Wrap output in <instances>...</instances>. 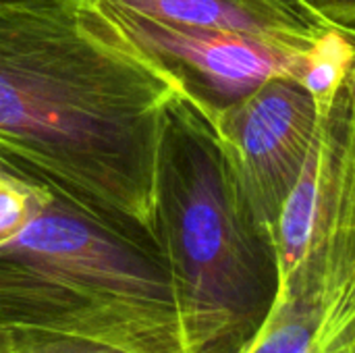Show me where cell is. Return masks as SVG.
<instances>
[{"label": "cell", "instance_id": "6da1fadb", "mask_svg": "<svg viewBox=\"0 0 355 353\" xmlns=\"http://www.w3.org/2000/svg\"><path fill=\"white\" fill-rule=\"evenodd\" d=\"M177 94L96 0L0 4V162L139 235Z\"/></svg>", "mask_w": 355, "mask_h": 353}, {"label": "cell", "instance_id": "7a4b0ae2", "mask_svg": "<svg viewBox=\"0 0 355 353\" xmlns=\"http://www.w3.org/2000/svg\"><path fill=\"white\" fill-rule=\"evenodd\" d=\"M33 181L27 218L0 239V331L62 333L131 353H185L156 239Z\"/></svg>", "mask_w": 355, "mask_h": 353}, {"label": "cell", "instance_id": "3957f363", "mask_svg": "<svg viewBox=\"0 0 355 353\" xmlns=\"http://www.w3.org/2000/svg\"><path fill=\"white\" fill-rule=\"evenodd\" d=\"M185 353H239L272 312L275 237L243 196L212 123L179 92L164 117L154 191Z\"/></svg>", "mask_w": 355, "mask_h": 353}, {"label": "cell", "instance_id": "277c9868", "mask_svg": "<svg viewBox=\"0 0 355 353\" xmlns=\"http://www.w3.org/2000/svg\"><path fill=\"white\" fill-rule=\"evenodd\" d=\"M320 89L312 202L304 239L281 268L277 300L324 308L355 320V27Z\"/></svg>", "mask_w": 355, "mask_h": 353}, {"label": "cell", "instance_id": "5b68a950", "mask_svg": "<svg viewBox=\"0 0 355 353\" xmlns=\"http://www.w3.org/2000/svg\"><path fill=\"white\" fill-rule=\"evenodd\" d=\"M96 2L108 21L156 62L210 123L279 75L302 77L322 89L345 52V35L329 50L310 52L248 35L166 23Z\"/></svg>", "mask_w": 355, "mask_h": 353}, {"label": "cell", "instance_id": "8992f818", "mask_svg": "<svg viewBox=\"0 0 355 353\" xmlns=\"http://www.w3.org/2000/svg\"><path fill=\"white\" fill-rule=\"evenodd\" d=\"M318 125L320 89L293 75L268 79L212 121L243 196L272 237Z\"/></svg>", "mask_w": 355, "mask_h": 353}, {"label": "cell", "instance_id": "52a82bcc", "mask_svg": "<svg viewBox=\"0 0 355 353\" xmlns=\"http://www.w3.org/2000/svg\"><path fill=\"white\" fill-rule=\"evenodd\" d=\"M166 23L248 35L297 50L337 46L343 27L331 23L306 0H102Z\"/></svg>", "mask_w": 355, "mask_h": 353}, {"label": "cell", "instance_id": "ba28073f", "mask_svg": "<svg viewBox=\"0 0 355 353\" xmlns=\"http://www.w3.org/2000/svg\"><path fill=\"white\" fill-rule=\"evenodd\" d=\"M239 353H355V322L329 310L277 300Z\"/></svg>", "mask_w": 355, "mask_h": 353}, {"label": "cell", "instance_id": "9c48e42d", "mask_svg": "<svg viewBox=\"0 0 355 353\" xmlns=\"http://www.w3.org/2000/svg\"><path fill=\"white\" fill-rule=\"evenodd\" d=\"M0 353H131L100 341L48 333V331H8Z\"/></svg>", "mask_w": 355, "mask_h": 353}, {"label": "cell", "instance_id": "30bf717a", "mask_svg": "<svg viewBox=\"0 0 355 353\" xmlns=\"http://www.w3.org/2000/svg\"><path fill=\"white\" fill-rule=\"evenodd\" d=\"M339 27H355V0H306Z\"/></svg>", "mask_w": 355, "mask_h": 353}, {"label": "cell", "instance_id": "8fae6325", "mask_svg": "<svg viewBox=\"0 0 355 353\" xmlns=\"http://www.w3.org/2000/svg\"><path fill=\"white\" fill-rule=\"evenodd\" d=\"M21 2H35V0H0V4H21ZM79 2V0H73Z\"/></svg>", "mask_w": 355, "mask_h": 353}, {"label": "cell", "instance_id": "7c38bea8", "mask_svg": "<svg viewBox=\"0 0 355 353\" xmlns=\"http://www.w3.org/2000/svg\"><path fill=\"white\" fill-rule=\"evenodd\" d=\"M6 335H8V331H0V345L4 343V339H6Z\"/></svg>", "mask_w": 355, "mask_h": 353}]
</instances>
